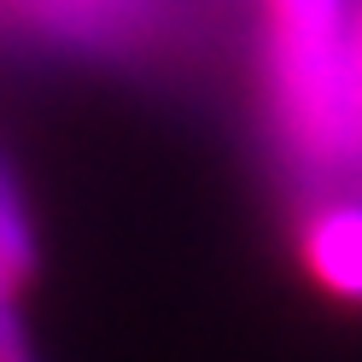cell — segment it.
<instances>
[{"label": "cell", "mask_w": 362, "mask_h": 362, "mask_svg": "<svg viewBox=\"0 0 362 362\" xmlns=\"http://www.w3.org/2000/svg\"><path fill=\"white\" fill-rule=\"evenodd\" d=\"M356 105H362V12H356Z\"/></svg>", "instance_id": "277c9868"}, {"label": "cell", "mask_w": 362, "mask_h": 362, "mask_svg": "<svg viewBox=\"0 0 362 362\" xmlns=\"http://www.w3.org/2000/svg\"><path fill=\"white\" fill-rule=\"evenodd\" d=\"M0 269L12 281H35L41 269V240H35V216H30V199H24V181H18L12 158L0 152Z\"/></svg>", "instance_id": "7a4b0ae2"}, {"label": "cell", "mask_w": 362, "mask_h": 362, "mask_svg": "<svg viewBox=\"0 0 362 362\" xmlns=\"http://www.w3.org/2000/svg\"><path fill=\"white\" fill-rule=\"evenodd\" d=\"M304 263L333 298L362 304V193L322 199L304 216Z\"/></svg>", "instance_id": "6da1fadb"}, {"label": "cell", "mask_w": 362, "mask_h": 362, "mask_svg": "<svg viewBox=\"0 0 362 362\" xmlns=\"http://www.w3.org/2000/svg\"><path fill=\"white\" fill-rule=\"evenodd\" d=\"M24 281H12L6 269H0V362H41L35 345H30V327H24Z\"/></svg>", "instance_id": "3957f363"}]
</instances>
